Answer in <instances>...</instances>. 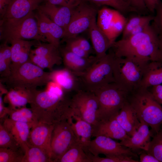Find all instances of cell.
<instances>
[{
  "label": "cell",
  "mask_w": 162,
  "mask_h": 162,
  "mask_svg": "<svg viewBox=\"0 0 162 162\" xmlns=\"http://www.w3.org/2000/svg\"><path fill=\"white\" fill-rule=\"evenodd\" d=\"M127 101L136 112L140 123L150 127L152 137L162 125V107L148 88L141 87L129 93Z\"/></svg>",
  "instance_id": "3"
},
{
  "label": "cell",
  "mask_w": 162,
  "mask_h": 162,
  "mask_svg": "<svg viewBox=\"0 0 162 162\" xmlns=\"http://www.w3.org/2000/svg\"><path fill=\"white\" fill-rule=\"evenodd\" d=\"M0 148L17 150L23 149L13 136L1 123L0 124Z\"/></svg>",
  "instance_id": "37"
},
{
  "label": "cell",
  "mask_w": 162,
  "mask_h": 162,
  "mask_svg": "<svg viewBox=\"0 0 162 162\" xmlns=\"http://www.w3.org/2000/svg\"><path fill=\"white\" fill-rule=\"evenodd\" d=\"M54 125L38 122L31 128L28 142L29 146L39 147L51 157V141ZM52 160V159H51Z\"/></svg>",
  "instance_id": "15"
},
{
  "label": "cell",
  "mask_w": 162,
  "mask_h": 162,
  "mask_svg": "<svg viewBox=\"0 0 162 162\" xmlns=\"http://www.w3.org/2000/svg\"><path fill=\"white\" fill-rule=\"evenodd\" d=\"M159 49L162 54V38L159 39Z\"/></svg>",
  "instance_id": "51"
},
{
  "label": "cell",
  "mask_w": 162,
  "mask_h": 162,
  "mask_svg": "<svg viewBox=\"0 0 162 162\" xmlns=\"http://www.w3.org/2000/svg\"><path fill=\"white\" fill-rule=\"evenodd\" d=\"M8 116L14 121L28 123L32 126L39 122L31 108L26 106L15 109H10Z\"/></svg>",
  "instance_id": "30"
},
{
  "label": "cell",
  "mask_w": 162,
  "mask_h": 162,
  "mask_svg": "<svg viewBox=\"0 0 162 162\" xmlns=\"http://www.w3.org/2000/svg\"><path fill=\"white\" fill-rule=\"evenodd\" d=\"M74 8L56 5L46 3L39 5L37 9L61 27L64 30L65 33Z\"/></svg>",
  "instance_id": "19"
},
{
  "label": "cell",
  "mask_w": 162,
  "mask_h": 162,
  "mask_svg": "<svg viewBox=\"0 0 162 162\" xmlns=\"http://www.w3.org/2000/svg\"><path fill=\"white\" fill-rule=\"evenodd\" d=\"M30 61L35 64L44 69L47 68L51 71L55 65H60L62 62V57H49L30 53Z\"/></svg>",
  "instance_id": "34"
},
{
  "label": "cell",
  "mask_w": 162,
  "mask_h": 162,
  "mask_svg": "<svg viewBox=\"0 0 162 162\" xmlns=\"http://www.w3.org/2000/svg\"></svg>",
  "instance_id": "52"
},
{
  "label": "cell",
  "mask_w": 162,
  "mask_h": 162,
  "mask_svg": "<svg viewBox=\"0 0 162 162\" xmlns=\"http://www.w3.org/2000/svg\"><path fill=\"white\" fill-rule=\"evenodd\" d=\"M138 13L144 14L149 11L144 0H123Z\"/></svg>",
  "instance_id": "43"
},
{
  "label": "cell",
  "mask_w": 162,
  "mask_h": 162,
  "mask_svg": "<svg viewBox=\"0 0 162 162\" xmlns=\"http://www.w3.org/2000/svg\"><path fill=\"white\" fill-rule=\"evenodd\" d=\"M140 162H160L154 156L147 153L145 151L141 152L140 155Z\"/></svg>",
  "instance_id": "47"
},
{
  "label": "cell",
  "mask_w": 162,
  "mask_h": 162,
  "mask_svg": "<svg viewBox=\"0 0 162 162\" xmlns=\"http://www.w3.org/2000/svg\"><path fill=\"white\" fill-rule=\"evenodd\" d=\"M62 62L65 67L79 77L98 60L96 56H91L82 57L69 51L64 48L60 49Z\"/></svg>",
  "instance_id": "16"
},
{
  "label": "cell",
  "mask_w": 162,
  "mask_h": 162,
  "mask_svg": "<svg viewBox=\"0 0 162 162\" xmlns=\"http://www.w3.org/2000/svg\"><path fill=\"white\" fill-rule=\"evenodd\" d=\"M100 135L119 140L121 141L130 137L116 118L98 122L93 126L92 136L95 137Z\"/></svg>",
  "instance_id": "18"
},
{
  "label": "cell",
  "mask_w": 162,
  "mask_h": 162,
  "mask_svg": "<svg viewBox=\"0 0 162 162\" xmlns=\"http://www.w3.org/2000/svg\"><path fill=\"white\" fill-rule=\"evenodd\" d=\"M97 15L98 26L107 36L112 45L122 32L127 20L118 11L106 7L100 8Z\"/></svg>",
  "instance_id": "12"
},
{
  "label": "cell",
  "mask_w": 162,
  "mask_h": 162,
  "mask_svg": "<svg viewBox=\"0 0 162 162\" xmlns=\"http://www.w3.org/2000/svg\"><path fill=\"white\" fill-rule=\"evenodd\" d=\"M3 95L0 94V118L3 120L8 115L10 109L4 106Z\"/></svg>",
  "instance_id": "48"
},
{
  "label": "cell",
  "mask_w": 162,
  "mask_h": 162,
  "mask_svg": "<svg viewBox=\"0 0 162 162\" xmlns=\"http://www.w3.org/2000/svg\"><path fill=\"white\" fill-rule=\"evenodd\" d=\"M149 62L133 58L115 56L113 65L114 82L128 93L134 91L140 87Z\"/></svg>",
  "instance_id": "4"
},
{
  "label": "cell",
  "mask_w": 162,
  "mask_h": 162,
  "mask_svg": "<svg viewBox=\"0 0 162 162\" xmlns=\"http://www.w3.org/2000/svg\"><path fill=\"white\" fill-rule=\"evenodd\" d=\"M73 114L94 126L97 123L96 115L98 100L94 93L80 90L70 99Z\"/></svg>",
  "instance_id": "11"
},
{
  "label": "cell",
  "mask_w": 162,
  "mask_h": 162,
  "mask_svg": "<svg viewBox=\"0 0 162 162\" xmlns=\"http://www.w3.org/2000/svg\"><path fill=\"white\" fill-rule=\"evenodd\" d=\"M1 31L2 37L6 43L18 39L46 41L40 32L33 12L21 19L3 20Z\"/></svg>",
  "instance_id": "8"
},
{
  "label": "cell",
  "mask_w": 162,
  "mask_h": 162,
  "mask_svg": "<svg viewBox=\"0 0 162 162\" xmlns=\"http://www.w3.org/2000/svg\"><path fill=\"white\" fill-rule=\"evenodd\" d=\"M50 74L51 80L59 84L65 92H77L82 89L79 77L67 68L52 70Z\"/></svg>",
  "instance_id": "20"
},
{
  "label": "cell",
  "mask_w": 162,
  "mask_h": 162,
  "mask_svg": "<svg viewBox=\"0 0 162 162\" xmlns=\"http://www.w3.org/2000/svg\"><path fill=\"white\" fill-rule=\"evenodd\" d=\"M25 152L0 148V162H21Z\"/></svg>",
  "instance_id": "38"
},
{
  "label": "cell",
  "mask_w": 162,
  "mask_h": 162,
  "mask_svg": "<svg viewBox=\"0 0 162 162\" xmlns=\"http://www.w3.org/2000/svg\"><path fill=\"white\" fill-rule=\"evenodd\" d=\"M51 80L50 72H47L30 60L11 69L10 75L1 78L0 81L8 88L32 90L45 86Z\"/></svg>",
  "instance_id": "5"
},
{
  "label": "cell",
  "mask_w": 162,
  "mask_h": 162,
  "mask_svg": "<svg viewBox=\"0 0 162 162\" xmlns=\"http://www.w3.org/2000/svg\"><path fill=\"white\" fill-rule=\"evenodd\" d=\"M11 44L12 63L11 69L16 68L30 60L29 56L33 41L18 39L14 40Z\"/></svg>",
  "instance_id": "25"
},
{
  "label": "cell",
  "mask_w": 162,
  "mask_h": 162,
  "mask_svg": "<svg viewBox=\"0 0 162 162\" xmlns=\"http://www.w3.org/2000/svg\"><path fill=\"white\" fill-rule=\"evenodd\" d=\"M30 53L47 57H62L59 47L48 43L39 44L35 49L31 50Z\"/></svg>",
  "instance_id": "36"
},
{
  "label": "cell",
  "mask_w": 162,
  "mask_h": 162,
  "mask_svg": "<svg viewBox=\"0 0 162 162\" xmlns=\"http://www.w3.org/2000/svg\"><path fill=\"white\" fill-rule=\"evenodd\" d=\"M77 143L76 136L68 120L54 124L51 141L52 162H57L65 152Z\"/></svg>",
  "instance_id": "10"
},
{
  "label": "cell",
  "mask_w": 162,
  "mask_h": 162,
  "mask_svg": "<svg viewBox=\"0 0 162 162\" xmlns=\"http://www.w3.org/2000/svg\"><path fill=\"white\" fill-rule=\"evenodd\" d=\"M132 156L125 155H110L106 156L105 157H100L99 156H95L92 155L91 159L92 162H139L134 159Z\"/></svg>",
  "instance_id": "40"
},
{
  "label": "cell",
  "mask_w": 162,
  "mask_h": 162,
  "mask_svg": "<svg viewBox=\"0 0 162 162\" xmlns=\"http://www.w3.org/2000/svg\"><path fill=\"white\" fill-rule=\"evenodd\" d=\"M10 0H0V12L3 16Z\"/></svg>",
  "instance_id": "50"
},
{
  "label": "cell",
  "mask_w": 162,
  "mask_h": 162,
  "mask_svg": "<svg viewBox=\"0 0 162 162\" xmlns=\"http://www.w3.org/2000/svg\"><path fill=\"white\" fill-rule=\"evenodd\" d=\"M162 84V62L152 61L148 64L140 87L147 89Z\"/></svg>",
  "instance_id": "28"
},
{
  "label": "cell",
  "mask_w": 162,
  "mask_h": 162,
  "mask_svg": "<svg viewBox=\"0 0 162 162\" xmlns=\"http://www.w3.org/2000/svg\"><path fill=\"white\" fill-rule=\"evenodd\" d=\"M35 16L40 32L46 41L59 47L60 40L64 37V30L38 9Z\"/></svg>",
  "instance_id": "14"
},
{
  "label": "cell",
  "mask_w": 162,
  "mask_h": 162,
  "mask_svg": "<svg viewBox=\"0 0 162 162\" xmlns=\"http://www.w3.org/2000/svg\"><path fill=\"white\" fill-rule=\"evenodd\" d=\"M146 151L162 162V125L159 130L152 136Z\"/></svg>",
  "instance_id": "35"
},
{
  "label": "cell",
  "mask_w": 162,
  "mask_h": 162,
  "mask_svg": "<svg viewBox=\"0 0 162 162\" xmlns=\"http://www.w3.org/2000/svg\"><path fill=\"white\" fill-rule=\"evenodd\" d=\"M31 90L10 88L3 98L4 102L8 104L10 109H15L26 106L29 104Z\"/></svg>",
  "instance_id": "27"
},
{
  "label": "cell",
  "mask_w": 162,
  "mask_h": 162,
  "mask_svg": "<svg viewBox=\"0 0 162 162\" xmlns=\"http://www.w3.org/2000/svg\"><path fill=\"white\" fill-rule=\"evenodd\" d=\"M100 8L103 5L111 6L122 14L137 11L130 7L123 0H86Z\"/></svg>",
  "instance_id": "33"
},
{
  "label": "cell",
  "mask_w": 162,
  "mask_h": 162,
  "mask_svg": "<svg viewBox=\"0 0 162 162\" xmlns=\"http://www.w3.org/2000/svg\"><path fill=\"white\" fill-rule=\"evenodd\" d=\"M74 38L82 49L90 55L92 54H95L92 46L86 38L78 36Z\"/></svg>",
  "instance_id": "45"
},
{
  "label": "cell",
  "mask_w": 162,
  "mask_h": 162,
  "mask_svg": "<svg viewBox=\"0 0 162 162\" xmlns=\"http://www.w3.org/2000/svg\"><path fill=\"white\" fill-rule=\"evenodd\" d=\"M65 40L66 44L64 48L66 50L82 57L88 58L91 56L82 50L74 38Z\"/></svg>",
  "instance_id": "42"
},
{
  "label": "cell",
  "mask_w": 162,
  "mask_h": 162,
  "mask_svg": "<svg viewBox=\"0 0 162 162\" xmlns=\"http://www.w3.org/2000/svg\"><path fill=\"white\" fill-rule=\"evenodd\" d=\"M46 3L58 6L74 8L86 0H44Z\"/></svg>",
  "instance_id": "44"
},
{
  "label": "cell",
  "mask_w": 162,
  "mask_h": 162,
  "mask_svg": "<svg viewBox=\"0 0 162 162\" xmlns=\"http://www.w3.org/2000/svg\"><path fill=\"white\" fill-rule=\"evenodd\" d=\"M154 16L149 15L144 16H134L127 20L122 32V38L128 37L133 29L143 22L148 20H154Z\"/></svg>",
  "instance_id": "39"
},
{
  "label": "cell",
  "mask_w": 162,
  "mask_h": 162,
  "mask_svg": "<svg viewBox=\"0 0 162 162\" xmlns=\"http://www.w3.org/2000/svg\"><path fill=\"white\" fill-rule=\"evenodd\" d=\"M116 118L130 137L136 132L141 124L136 112L128 101L120 110Z\"/></svg>",
  "instance_id": "26"
},
{
  "label": "cell",
  "mask_w": 162,
  "mask_h": 162,
  "mask_svg": "<svg viewBox=\"0 0 162 162\" xmlns=\"http://www.w3.org/2000/svg\"><path fill=\"white\" fill-rule=\"evenodd\" d=\"M29 104L39 122L54 125L72 116L70 99L45 90H31Z\"/></svg>",
  "instance_id": "2"
},
{
  "label": "cell",
  "mask_w": 162,
  "mask_h": 162,
  "mask_svg": "<svg viewBox=\"0 0 162 162\" xmlns=\"http://www.w3.org/2000/svg\"><path fill=\"white\" fill-rule=\"evenodd\" d=\"M155 16H154L151 25L157 33L159 39L162 38V2H160L157 6Z\"/></svg>",
  "instance_id": "41"
},
{
  "label": "cell",
  "mask_w": 162,
  "mask_h": 162,
  "mask_svg": "<svg viewBox=\"0 0 162 162\" xmlns=\"http://www.w3.org/2000/svg\"><path fill=\"white\" fill-rule=\"evenodd\" d=\"M21 162H52L50 156L42 149L29 146L25 150Z\"/></svg>",
  "instance_id": "32"
},
{
  "label": "cell",
  "mask_w": 162,
  "mask_h": 162,
  "mask_svg": "<svg viewBox=\"0 0 162 162\" xmlns=\"http://www.w3.org/2000/svg\"><path fill=\"white\" fill-rule=\"evenodd\" d=\"M94 93L98 100L96 115L97 123L116 118L127 102L128 94L115 82L105 86Z\"/></svg>",
  "instance_id": "6"
},
{
  "label": "cell",
  "mask_w": 162,
  "mask_h": 162,
  "mask_svg": "<svg viewBox=\"0 0 162 162\" xmlns=\"http://www.w3.org/2000/svg\"><path fill=\"white\" fill-rule=\"evenodd\" d=\"M159 40L157 33L149 24L140 33L115 41L110 48L117 57H131L148 62H162Z\"/></svg>",
  "instance_id": "1"
},
{
  "label": "cell",
  "mask_w": 162,
  "mask_h": 162,
  "mask_svg": "<svg viewBox=\"0 0 162 162\" xmlns=\"http://www.w3.org/2000/svg\"><path fill=\"white\" fill-rule=\"evenodd\" d=\"M100 8L86 0L75 7L64 38H74L88 29Z\"/></svg>",
  "instance_id": "9"
},
{
  "label": "cell",
  "mask_w": 162,
  "mask_h": 162,
  "mask_svg": "<svg viewBox=\"0 0 162 162\" xmlns=\"http://www.w3.org/2000/svg\"><path fill=\"white\" fill-rule=\"evenodd\" d=\"M92 155L77 143L65 152L57 162H92Z\"/></svg>",
  "instance_id": "29"
},
{
  "label": "cell",
  "mask_w": 162,
  "mask_h": 162,
  "mask_svg": "<svg viewBox=\"0 0 162 162\" xmlns=\"http://www.w3.org/2000/svg\"><path fill=\"white\" fill-rule=\"evenodd\" d=\"M115 55L110 48L106 55L79 76L82 89L94 92L115 82L113 65Z\"/></svg>",
  "instance_id": "7"
},
{
  "label": "cell",
  "mask_w": 162,
  "mask_h": 162,
  "mask_svg": "<svg viewBox=\"0 0 162 162\" xmlns=\"http://www.w3.org/2000/svg\"><path fill=\"white\" fill-rule=\"evenodd\" d=\"M89 153L97 156L100 154L105 156L125 154L133 157L136 154L129 148L121 145L114 139L103 136H98L91 140L88 149Z\"/></svg>",
  "instance_id": "13"
},
{
  "label": "cell",
  "mask_w": 162,
  "mask_h": 162,
  "mask_svg": "<svg viewBox=\"0 0 162 162\" xmlns=\"http://www.w3.org/2000/svg\"><path fill=\"white\" fill-rule=\"evenodd\" d=\"M44 0H10L3 20L22 18L37 9Z\"/></svg>",
  "instance_id": "17"
},
{
  "label": "cell",
  "mask_w": 162,
  "mask_h": 162,
  "mask_svg": "<svg viewBox=\"0 0 162 162\" xmlns=\"http://www.w3.org/2000/svg\"><path fill=\"white\" fill-rule=\"evenodd\" d=\"M2 124L25 152L29 146L28 140L32 126L26 123L14 121L8 117L3 119Z\"/></svg>",
  "instance_id": "22"
},
{
  "label": "cell",
  "mask_w": 162,
  "mask_h": 162,
  "mask_svg": "<svg viewBox=\"0 0 162 162\" xmlns=\"http://www.w3.org/2000/svg\"><path fill=\"white\" fill-rule=\"evenodd\" d=\"M11 63V46L5 43L0 47V75L1 78L10 75Z\"/></svg>",
  "instance_id": "31"
},
{
  "label": "cell",
  "mask_w": 162,
  "mask_h": 162,
  "mask_svg": "<svg viewBox=\"0 0 162 162\" xmlns=\"http://www.w3.org/2000/svg\"><path fill=\"white\" fill-rule=\"evenodd\" d=\"M150 91L152 94L154 99L159 104H162V85L158 84L152 87Z\"/></svg>",
  "instance_id": "46"
},
{
  "label": "cell",
  "mask_w": 162,
  "mask_h": 162,
  "mask_svg": "<svg viewBox=\"0 0 162 162\" xmlns=\"http://www.w3.org/2000/svg\"><path fill=\"white\" fill-rule=\"evenodd\" d=\"M88 30L95 56L99 60L106 55L111 44L107 36L98 26L96 18L93 20Z\"/></svg>",
  "instance_id": "21"
},
{
  "label": "cell",
  "mask_w": 162,
  "mask_h": 162,
  "mask_svg": "<svg viewBox=\"0 0 162 162\" xmlns=\"http://www.w3.org/2000/svg\"><path fill=\"white\" fill-rule=\"evenodd\" d=\"M149 127L145 123H141L140 127L133 135L127 140L121 141L120 144L134 152L140 150L146 151L152 136Z\"/></svg>",
  "instance_id": "23"
},
{
  "label": "cell",
  "mask_w": 162,
  "mask_h": 162,
  "mask_svg": "<svg viewBox=\"0 0 162 162\" xmlns=\"http://www.w3.org/2000/svg\"><path fill=\"white\" fill-rule=\"evenodd\" d=\"M68 121L74 132L78 143L89 152L88 149L92 136V125L73 114Z\"/></svg>",
  "instance_id": "24"
},
{
  "label": "cell",
  "mask_w": 162,
  "mask_h": 162,
  "mask_svg": "<svg viewBox=\"0 0 162 162\" xmlns=\"http://www.w3.org/2000/svg\"><path fill=\"white\" fill-rule=\"evenodd\" d=\"M146 5L149 11L153 13L160 0H144Z\"/></svg>",
  "instance_id": "49"
}]
</instances>
